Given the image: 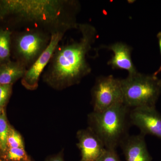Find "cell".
Returning <instances> with one entry per match:
<instances>
[{
	"instance_id": "cell-1",
	"label": "cell",
	"mask_w": 161,
	"mask_h": 161,
	"mask_svg": "<svg viewBox=\"0 0 161 161\" xmlns=\"http://www.w3.org/2000/svg\"><path fill=\"white\" fill-rule=\"evenodd\" d=\"M80 5L75 0L0 1V19L8 16L26 28L49 32L78 29L76 17Z\"/></svg>"
},
{
	"instance_id": "cell-2",
	"label": "cell",
	"mask_w": 161,
	"mask_h": 161,
	"mask_svg": "<svg viewBox=\"0 0 161 161\" xmlns=\"http://www.w3.org/2000/svg\"><path fill=\"white\" fill-rule=\"evenodd\" d=\"M78 40L59 43L42 76L43 81L60 91L78 84L92 69L86 57L97 39V31L88 23L78 24Z\"/></svg>"
},
{
	"instance_id": "cell-3",
	"label": "cell",
	"mask_w": 161,
	"mask_h": 161,
	"mask_svg": "<svg viewBox=\"0 0 161 161\" xmlns=\"http://www.w3.org/2000/svg\"><path fill=\"white\" fill-rule=\"evenodd\" d=\"M130 109L125 104H119L89 114L88 128L98 136L106 149L116 150L130 135L132 125Z\"/></svg>"
},
{
	"instance_id": "cell-4",
	"label": "cell",
	"mask_w": 161,
	"mask_h": 161,
	"mask_svg": "<svg viewBox=\"0 0 161 161\" xmlns=\"http://www.w3.org/2000/svg\"><path fill=\"white\" fill-rule=\"evenodd\" d=\"M124 104L130 109L155 107L161 93V86L156 76L138 71L120 79Z\"/></svg>"
},
{
	"instance_id": "cell-5",
	"label": "cell",
	"mask_w": 161,
	"mask_h": 161,
	"mask_svg": "<svg viewBox=\"0 0 161 161\" xmlns=\"http://www.w3.org/2000/svg\"><path fill=\"white\" fill-rule=\"evenodd\" d=\"M51 36L49 32L38 28H25L18 33L14 40L16 61L28 69L48 46Z\"/></svg>"
},
{
	"instance_id": "cell-6",
	"label": "cell",
	"mask_w": 161,
	"mask_h": 161,
	"mask_svg": "<svg viewBox=\"0 0 161 161\" xmlns=\"http://www.w3.org/2000/svg\"><path fill=\"white\" fill-rule=\"evenodd\" d=\"M92 96L93 111L95 112L124 103L120 79L112 75L98 77L92 88Z\"/></svg>"
},
{
	"instance_id": "cell-7",
	"label": "cell",
	"mask_w": 161,
	"mask_h": 161,
	"mask_svg": "<svg viewBox=\"0 0 161 161\" xmlns=\"http://www.w3.org/2000/svg\"><path fill=\"white\" fill-rule=\"evenodd\" d=\"M66 31H59L52 33L48 46L34 63L26 71L21 79V83L26 89L34 91L39 86V80L43 72L48 65L53 55Z\"/></svg>"
},
{
	"instance_id": "cell-8",
	"label": "cell",
	"mask_w": 161,
	"mask_h": 161,
	"mask_svg": "<svg viewBox=\"0 0 161 161\" xmlns=\"http://www.w3.org/2000/svg\"><path fill=\"white\" fill-rule=\"evenodd\" d=\"M131 125L144 135L153 136L161 139V115L156 107H139L130 109Z\"/></svg>"
},
{
	"instance_id": "cell-9",
	"label": "cell",
	"mask_w": 161,
	"mask_h": 161,
	"mask_svg": "<svg viewBox=\"0 0 161 161\" xmlns=\"http://www.w3.org/2000/svg\"><path fill=\"white\" fill-rule=\"evenodd\" d=\"M77 138V146L81 154L80 161H96L106 150L101 141L88 127L78 130Z\"/></svg>"
},
{
	"instance_id": "cell-10",
	"label": "cell",
	"mask_w": 161,
	"mask_h": 161,
	"mask_svg": "<svg viewBox=\"0 0 161 161\" xmlns=\"http://www.w3.org/2000/svg\"><path fill=\"white\" fill-rule=\"evenodd\" d=\"M142 133L129 135L121 144L126 161H151L145 139Z\"/></svg>"
},
{
	"instance_id": "cell-11",
	"label": "cell",
	"mask_w": 161,
	"mask_h": 161,
	"mask_svg": "<svg viewBox=\"0 0 161 161\" xmlns=\"http://www.w3.org/2000/svg\"><path fill=\"white\" fill-rule=\"evenodd\" d=\"M105 47L112 51L114 53L108 62L113 69L126 70L129 75L137 72L131 58L132 47L122 42H116Z\"/></svg>"
},
{
	"instance_id": "cell-12",
	"label": "cell",
	"mask_w": 161,
	"mask_h": 161,
	"mask_svg": "<svg viewBox=\"0 0 161 161\" xmlns=\"http://www.w3.org/2000/svg\"><path fill=\"white\" fill-rule=\"evenodd\" d=\"M27 69L17 61L10 60L0 64V84L12 85L23 78Z\"/></svg>"
},
{
	"instance_id": "cell-13",
	"label": "cell",
	"mask_w": 161,
	"mask_h": 161,
	"mask_svg": "<svg viewBox=\"0 0 161 161\" xmlns=\"http://www.w3.org/2000/svg\"><path fill=\"white\" fill-rule=\"evenodd\" d=\"M12 35L9 30L0 28V64L10 60Z\"/></svg>"
},
{
	"instance_id": "cell-14",
	"label": "cell",
	"mask_w": 161,
	"mask_h": 161,
	"mask_svg": "<svg viewBox=\"0 0 161 161\" xmlns=\"http://www.w3.org/2000/svg\"><path fill=\"white\" fill-rule=\"evenodd\" d=\"M10 127L7 121L6 113L3 109L0 116V151L3 153H5L8 149L7 138Z\"/></svg>"
},
{
	"instance_id": "cell-15",
	"label": "cell",
	"mask_w": 161,
	"mask_h": 161,
	"mask_svg": "<svg viewBox=\"0 0 161 161\" xmlns=\"http://www.w3.org/2000/svg\"><path fill=\"white\" fill-rule=\"evenodd\" d=\"M4 154L7 161H31L25 148H8Z\"/></svg>"
},
{
	"instance_id": "cell-16",
	"label": "cell",
	"mask_w": 161,
	"mask_h": 161,
	"mask_svg": "<svg viewBox=\"0 0 161 161\" xmlns=\"http://www.w3.org/2000/svg\"><path fill=\"white\" fill-rule=\"evenodd\" d=\"M7 147L8 148H25L22 136L17 130L11 127L7 138Z\"/></svg>"
},
{
	"instance_id": "cell-17",
	"label": "cell",
	"mask_w": 161,
	"mask_h": 161,
	"mask_svg": "<svg viewBox=\"0 0 161 161\" xmlns=\"http://www.w3.org/2000/svg\"><path fill=\"white\" fill-rule=\"evenodd\" d=\"M12 89V85L0 84V106L3 108L10 98Z\"/></svg>"
},
{
	"instance_id": "cell-18",
	"label": "cell",
	"mask_w": 161,
	"mask_h": 161,
	"mask_svg": "<svg viewBox=\"0 0 161 161\" xmlns=\"http://www.w3.org/2000/svg\"><path fill=\"white\" fill-rule=\"evenodd\" d=\"M96 161H121L116 150L106 149Z\"/></svg>"
},
{
	"instance_id": "cell-19",
	"label": "cell",
	"mask_w": 161,
	"mask_h": 161,
	"mask_svg": "<svg viewBox=\"0 0 161 161\" xmlns=\"http://www.w3.org/2000/svg\"><path fill=\"white\" fill-rule=\"evenodd\" d=\"M45 161H64V160L62 153H59L57 155L48 158Z\"/></svg>"
},
{
	"instance_id": "cell-20",
	"label": "cell",
	"mask_w": 161,
	"mask_h": 161,
	"mask_svg": "<svg viewBox=\"0 0 161 161\" xmlns=\"http://www.w3.org/2000/svg\"><path fill=\"white\" fill-rule=\"evenodd\" d=\"M157 37L158 40V45L159 47L160 52L161 55V31L159 32L158 33L157 35ZM161 72V66H160L159 68L153 74V75H154V76H156L157 75H158L159 73H160Z\"/></svg>"
},
{
	"instance_id": "cell-21",
	"label": "cell",
	"mask_w": 161,
	"mask_h": 161,
	"mask_svg": "<svg viewBox=\"0 0 161 161\" xmlns=\"http://www.w3.org/2000/svg\"><path fill=\"white\" fill-rule=\"evenodd\" d=\"M3 109V108H2V107L0 106V116H1V114H2Z\"/></svg>"
},
{
	"instance_id": "cell-22",
	"label": "cell",
	"mask_w": 161,
	"mask_h": 161,
	"mask_svg": "<svg viewBox=\"0 0 161 161\" xmlns=\"http://www.w3.org/2000/svg\"><path fill=\"white\" fill-rule=\"evenodd\" d=\"M159 83L160 85L161 86V79H159Z\"/></svg>"
}]
</instances>
